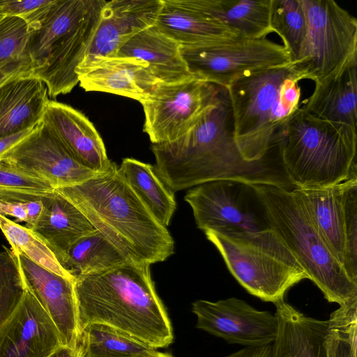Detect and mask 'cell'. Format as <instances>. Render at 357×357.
<instances>
[{
  "instance_id": "1",
  "label": "cell",
  "mask_w": 357,
  "mask_h": 357,
  "mask_svg": "<svg viewBox=\"0 0 357 357\" xmlns=\"http://www.w3.org/2000/svg\"><path fill=\"white\" fill-rule=\"evenodd\" d=\"M155 174L172 192L217 180L264 183L289 188L278 145L264 158L250 162L233 136L227 90L178 139L152 144Z\"/></svg>"
},
{
  "instance_id": "2",
  "label": "cell",
  "mask_w": 357,
  "mask_h": 357,
  "mask_svg": "<svg viewBox=\"0 0 357 357\" xmlns=\"http://www.w3.org/2000/svg\"><path fill=\"white\" fill-rule=\"evenodd\" d=\"M79 335L87 324H106L149 347L174 340L167 310L152 280L150 265L132 261L75 280Z\"/></svg>"
},
{
  "instance_id": "3",
  "label": "cell",
  "mask_w": 357,
  "mask_h": 357,
  "mask_svg": "<svg viewBox=\"0 0 357 357\" xmlns=\"http://www.w3.org/2000/svg\"><path fill=\"white\" fill-rule=\"evenodd\" d=\"M130 261L151 265L174 252V241L121 175L116 163L84 182L55 189Z\"/></svg>"
},
{
  "instance_id": "4",
  "label": "cell",
  "mask_w": 357,
  "mask_h": 357,
  "mask_svg": "<svg viewBox=\"0 0 357 357\" xmlns=\"http://www.w3.org/2000/svg\"><path fill=\"white\" fill-rule=\"evenodd\" d=\"M302 79L303 72L290 61L244 76L227 88L233 136L246 160H260L278 146L299 107Z\"/></svg>"
},
{
  "instance_id": "5",
  "label": "cell",
  "mask_w": 357,
  "mask_h": 357,
  "mask_svg": "<svg viewBox=\"0 0 357 357\" xmlns=\"http://www.w3.org/2000/svg\"><path fill=\"white\" fill-rule=\"evenodd\" d=\"M356 130L298 107L280 140L284 172L294 189L328 188L357 177Z\"/></svg>"
},
{
  "instance_id": "6",
  "label": "cell",
  "mask_w": 357,
  "mask_h": 357,
  "mask_svg": "<svg viewBox=\"0 0 357 357\" xmlns=\"http://www.w3.org/2000/svg\"><path fill=\"white\" fill-rule=\"evenodd\" d=\"M268 228L282 239L330 303L357 298V283L333 258L317 231L296 189L249 184Z\"/></svg>"
},
{
  "instance_id": "7",
  "label": "cell",
  "mask_w": 357,
  "mask_h": 357,
  "mask_svg": "<svg viewBox=\"0 0 357 357\" xmlns=\"http://www.w3.org/2000/svg\"><path fill=\"white\" fill-rule=\"evenodd\" d=\"M238 282L250 294L274 304L303 280L305 270L271 229L206 231Z\"/></svg>"
},
{
  "instance_id": "8",
  "label": "cell",
  "mask_w": 357,
  "mask_h": 357,
  "mask_svg": "<svg viewBox=\"0 0 357 357\" xmlns=\"http://www.w3.org/2000/svg\"><path fill=\"white\" fill-rule=\"evenodd\" d=\"M275 305L273 357H357L356 302L340 305L328 320L306 316L284 300Z\"/></svg>"
},
{
  "instance_id": "9",
  "label": "cell",
  "mask_w": 357,
  "mask_h": 357,
  "mask_svg": "<svg viewBox=\"0 0 357 357\" xmlns=\"http://www.w3.org/2000/svg\"><path fill=\"white\" fill-rule=\"evenodd\" d=\"M306 39L294 62L305 79L316 82L357 54V20L333 0H301Z\"/></svg>"
},
{
  "instance_id": "10",
  "label": "cell",
  "mask_w": 357,
  "mask_h": 357,
  "mask_svg": "<svg viewBox=\"0 0 357 357\" xmlns=\"http://www.w3.org/2000/svg\"><path fill=\"white\" fill-rule=\"evenodd\" d=\"M296 190L331 255L357 283V177L328 188Z\"/></svg>"
},
{
  "instance_id": "11",
  "label": "cell",
  "mask_w": 357,
  "mask_h": 357,
  "mask_svg": "<svg viewBox=\"0 0 357 357\" xmlns=\"http://www.w3.org/2000/svg\"><path fill=\"white\" fill-rule=\"evenodd\" d=\"M181 54L193 76L225 89L244 76L291 61L284 46L266 38L181 47Z\"/></svg>"
},
{
  "instance_id": "12",
  "label": "cell",
  "mask_w": 357,
  "mask_h": 357,
  "mask_svg": "<svg viewBox=\"0 0 357 357\" xmlns=\"http://www.w3.org/2000/svg\"><path fill=\"white\" fill-rule=\"evenodd\" d=\"M222 88L196 77L159 84L139 102L145 116L144 131L152 144L178 139L215 102Z\"/></svg>"
},
{
  "instance_id": "13",
  "label": "cell",
  "mask_w": 357,
  "mask_h": 357,
  "mask_svg": "<svg viewBox=\"0 0 357 357\" xmlns=\"http://www.w3.org/2000/svg\"><path fill=\"white\" fill-rule=\"evenodd\" d=\"M248 189V184L236 181H212L190 188L184 199L192 210L197 227L204 232L268 228L253 192L247 199Z\"/></svg>"
},
{
  "instance_id": "14",
  "label": "cell",
  "mask_w": 357,
  "mask_h": 357,
  "mask_svg": "<svg viewBox=\"0 0 357 357\" xmlns=\"http://www.w3.org/2000/svg\"><path fill=\"white\" fill-rule=\"evenodd\" d=\"M0 162L41 178L54 189L75 185L99 174L74 158L42 121Z\"/></svg>"
},
{
  "instance_id": "15",
  "label": "cell",
  "mask_w": 357,
  "mask_h": 357,
  "mask_svg": "<svg viewBox=\"0 0 357 357\" xmlns=\"http://www.w3.org/2000/svg\"><path fill=\"white\" fill-rule=\"evenodd\" d=\"M192 306L196 327L228 343L258 347L272 344L276 338L275 313L258 310L241 299L197 300Z\"/></svg>"
},
{
  "instance_id": "16",
  "label": "cell",
  "mask_w": 357,
  "mask_h": 357,
  "mask_svg": "<svg viewBox=\"0 0 357 357\" xmlns=\"http://www.w3.org/2000/svg\"><path fill=\"white\" fill-rule=\"evenodd\" d=\"M162 3V0L107 1L85 56L76 70L77 76L116 56L130 38L154 25Z\"/></svg>"
},
{
  "instance_id": "17",
  "label": "cell",
  "mask_w": 357,
  "mask_h": 357,
  "mask_svg": "<svg viewBox=\"0 0 357 357\" xmlns=\"http://www.w3.org/2000/svg\"><path fill=\"white\" fill-rule=\"evenodd\" d=\"M61 346L56 326L26 286L20 302L0 326V357H47Z\"/></svg>"
},
{
  "instance_id": "18",
  "label": "cell",
  "mask_w": 357,
  "mask_h": 357,
  "mask_svg": "<svg viewBox=\"0 0 357 357\" xmlns=\"http://www.w3.org/2000/svg\"><path fill=\"white\" fill-rule=\"evenodd\" d=\"M16 254L26 287L54 322L62 345L79 349L75 281L43 268L22 254Z\"/></svg>"
},
{
  "instance_id": "19",
  "label": "cell",
  "mask_w": 357,
  "mask_h": 357,
  "mask_svg": "<svg viewBox=\"0 0 357 357\" xmlns=\"http://www.w3.org/2000/svg\"><path fill=\"white\" fill-rule=\"evenodd\" d=\"M107 1L93 0L82 20L52 50L43 66L33 74L45 83L51 98L70 93L79 83L76 70L91 44Z\"/></svg>"
},
{
  "instance_id": "20",
  "label": "cell",
  "mask_w": 357,
  "mask_h": 357,
  "mask_svg": "<svg viewBox=\"0 0 357 357\" xmlns=\"http://www.w3.org/2000/svg\"><path fill=\"white\" fill-rule=\"evenodd\" d=\"M79 162L93 172H107L112 162L103 140L89 119L73 107L49 100L41 121Z\"/></svg>"
},
{
  "instance_id": "21",
  "label": "cell",
  "mask_w": 357,
  "mask_h": 357,
  "mask_svg": "<svg viewBox=\"0 0 357 357\" xmlns=\"http://www.w3.org/2000/svg\"><path fill=\"white\" fill-rule=\"evenodd\" d=\"M93 0H51L25 21L32 74L41 68L52 51L81 21Z\"/></svg>"
},
{
  "instance_id": "22",
  "label": "cell",
  "mask_w": 357,
  "mask_h": 357,
  "mask_svg": "<svg viewBox=\"0 0 357 357\" xmlns=\"http://www.w3.org/2000/svg\"><path fill=\"white\" fill-rule=\"evenodd\" d=\"M302 107L322 120L357 127V54L327 76L314 82Z\"/></svg>"
},
{
  "instance_id": "23",
  "label": "cell",
  "mask_w": 357,
  "mask_h": 357,
  "mask_svg": "<svg viewBox=\"0 0 357 357\" xmlns=\"http://www.w3.org/2000/svg\"><path fill=\"white\" fill-rule=\"evenodd\" d=\"M155 25L181 47H197L241 38L219 20L197 10L187 0H162Z\"/></svg>"
},
{
  "instance_id": "24",
  "label": "cell",
  "mask_w": 357,
  "mask_h": 357,
  "mask_svg": "<svg viewBox=\"0 0 357 357\" xmlns=\"http://www.w3.org/2000/svg\"><path fill=\"white\" fill-rule=\"evenodd\" d=\"M86 91H100L125 96L140 102L160 83L144 62L132 57L106 59L78 76Z\"/></svg>"
},
{
  "instance_id": "25",
  "label": "cell",
  "mask_w": 357,
  "mask_h": 357,
  "mask_svg": "<svg viewBox=\"0 0 357 357\" xmlns=\"http://www.w3.org/2000/svg\"><path fill=\"white\" fill-rule=\"evenodd\" d=\"M48 97L45 83L31 73L8 79L0 96V139L40 123Z\"/></svg>"
},
{
  "instance_id": "26",
  "label": "cell",
  "mask_w": 357,
  "mask_h": 357,
  "mask_svg": "<svg viewBox=\"0 0 357 357\" xmlns=\"http://www.w3.org/2000/svg\"><path fill=\"white\" fill-rule=\"evenodd\" d=\"M43 210L31 229L48 246L59 264L79 238L96 231L86 216L57 190L42 198Z\"/></svg>"
},
{
  "instance_id": "27",
  "label": "cell",
  "mask_w": 357,
  "mask_h": 357,
  "mask_svg": "<svg viewBox=\"0 0 357 357\" xmlns=\"http://www.w3.org/2000/svg\"><path fill=\"white\" fill-rule=\"evenodd\" d=\"M116 56L136 58L162 83H175L193 76L182 56L181 46L154 24L130 38Z\"/></svg>"
},
{
  "instance_id": "28",
  "label": "cell",
  "mask_w": 357,
  "mask_h": 357,
  "mask_svg": "<svg viewBox=\"0 0 357 357\" xmlns=\"http://www.w3.org/2000/svg\"><path fill=\"white\" fill-rule=\"evenodd\" d=\"M197 10L219 20L241 38H266L271 0H187Z\"/></svg>"
},
{
  "instance_id": "29",
  "label": "cell",
  "mask_w": 357,
  "mask_h": 357,
  "mask_svg": "<svg viewBox=\"0 0 357 357\" xmlns=\"http://www.w3.org/2000/svg\"><path fill=\"white\" fill-rule=\"evenodd\" d=\"M118 170L158 221L169 225L176 208L174 193L155 174L154 167L134 158H124Z\"/></svg>"
},
{
  "instance_id": "30",
  "label": "cell",
  "mask_w": 357,
  "mask_h": 357,
  "mask_svg": "<svg viewBox=\"0 0 357 357\" xmlns=\"http://www.w3.org/2000/svg\"><path fill=\"white\" fill-rule=\"evenodd\" d=\"M130 261L96 230L77 240L68 250L62 268L75 280Z\"/></svg>"
},
{
  "instance_id": "31",
  "label": "cell",
  "mask_w": 357,
  "mask_h": 357,
  "mask_svg": "<svg viewBox=\"0 0 357 357\" xmlns=\"http://www.w3.org/2000/svg\"><path fill=\"white\" fill-rule=\"evenodd\" d=\"M82 357H142L157 350L109 326L86 325L80 331Z\"/></svg>"
},
{
  "instance_id": "32",
  "label": "cell",
  "mask_w": 357,
  "mask_h": 357,
  "mask_svg": "<svg viewBox=\"0 0 357 357\" xmlns=\"http://www.w3.org/2000/svg\"><path fill=\"white\" fill-rule=\"evenodd\" d=\"M270 25L272 32L281 38L291 61L296 62L307 32V17L301 0H271Z\"/></svg>"
},
{
  "instance_id": "33",
  "label": "cell",
  "mask_w": 357,
  "mask_h": 357,
  "mask_svg": "<svg viewBox=\"0 0 357 357\" xmlns=\"http://www.w3.org/2000/svg\"><path fill=\"white\" fill-rule=\"evenodd\" d=\"M28 36V24L24 19L0 18V71L10 75L32 74Z\"/></svg>"
},
{
  "instance_id": "34",
  "label": "cell",
  "mask_w": 357,
  "mask_h": 357,
  "mask_svg": "<svg viewBox=\"0 0 357 357\" xmlns=\"http://www.w3.org/2000/svg\"><path fill=\"white\" fill-rule=\"evenodd\" d=\"M0 229L15 253L22 254L43 268L75 281L62 268L52 251L31 229L0 215Z\"/></svg>"
},
{
  "instance_id": "35",
  "label": "cell",
  "mask_w": 357,
  "mask_h": 357,
  "mask_svg": "<svg viewBox=\"0 0 357 357\" xmlns=\"http://www.w3.org/2000/svg\"><path fill=\"white\" fill-rule=\"evenodd\" d=\"M25 290L17 255L4 247L0 252V326L13 313Z\"/></svg>"
},
{
  "instance_id": "36",
  "label": "cell",
  "mask_w": 357,
  "mask_h": 357,
  "mask_svg": "<svg viewBox=\"0 0 357 357\" xmlns=\"http://www.w3.org/2000/svg\"><path fill=\"white\" fill-rule=\"evenodd\" d=\"M54 190L47 181L0 162V199H41Z\"/></svg>"
},
{
  "instance_id": "37",
  "label": "cell",
  "mask_w": 357,
  "mask_h": 357,
  "mask_svg": "<svg viewBox=\"0 0 357 357\" xmlns=\"http://www.w3.org/2000/svg\"><path fill=\"white\" fill-rule=\"evenodd\" d=\"M42 210L40 199L20 202L0 199V215L12 216L17 222L32 224L39 216Z\"/></svg>"
},
{
  "instance_id": "38",
  "label": "cell",
  "mask_w": 357,
  "mask_h": 357,
  "mask_svg": "<svg viewBox=\"0 0 357 357\" xmlns=\"http://www.w3.org/2000/svg\"><path fill=\"white\" fill-rule=\"evenodd\" d=\"M51 0H0V16L18 17L26 20Z\"/></svg>"
},
{
  "instance_id": "39",
  "label": "cell",
  "mask_w": 357,
  "mask_h": 357,
  "mask_svg": "<svg viewBox=\"0 0 357 357\" xmlns=\"http://www.w3.org/2000/svg\"><path fill=\"white\" fill-rule=\"evenodd\" d=\"M225 357H273V346L245 347Z\"/></svg>"
},
{
  "instance_id": "40",
  "label": "cell",
  "mask_w": 357,
  "mask_h": 357,
  "mask_svg": "<svg viewBox=\"0 0 357 357\" xmlns=\"http://www.w3.org/2000/svg\"><path fill=\"white\" fill-rule=\"evenodd\" d=\"M35 128L36 126L0 139V160L7 152L29 135Z\"/></svg>"
},
{
  "instance_id": "41",
  "label": "cell",
  "mask_w": 357,
  "mask_h": 357,
  "mask_svg": "<svg viewBox=\"0 0 357 357\" xmlns=\"http://www.w3.org/2000/svg\"><path fill=\"white\" fill-rule=\"evenodd\" d=\"M47 357H82L79 349H72L66 346H61Z\"/></svg>"
},
{
  "instance_id": "42",
  "label": "cell",
  "mask_w": 357,
  "mask_h": 357,
  "mask_svg": "<svg viewBox=\"0 0 357 357\" xmlns=\"http://www.w3.org/2000/svg\"><path fill=\"white\" fill-rule=\"evenodd\" d=\"M142 357H174V356L170 354L160 352L157 350L155 353H153L149 356H142Z\"/></svg>"
},
{
  "instance_id": "43",
  "label": "cell",
  "mask_w": 357,
  "mask_h": 357,
  "mask_svg": "<svg viewBox=\"0 0 357 357\" xmlns=\"http://www.w3.org/2000/svg\"><path fill=\"white\" fill-rule=\"evenodd\" d=\"M26 75V74H25ZM16 75H10L4 72L0 71V84L3 83V82L6 81L9 78L16 76Z\"/></svg>"
},
{
  "instance_id": "44",
  "label": "cell",
  "mask_w": 357,
  "mask_h": 357,
  "mask_svg": "<svg viewBox=\"0 0 357 357\" xmlns=\"http://www.w3.org/2000/svg\"><path fill=\"white\" fill-rule=\"evenodd\" d=\"M17 76V75H16ZM14 77V76H13ZM11 78V77H10ZM10 78H9L8 79H10ZM8 79H7L6 81L3 82V83L0 84V96L4 89V86H5V84L8 81Z\"/></svg>"
},
{
  "instance_id": "45",
  "label": "cell",
  "mask_w": 357,
  "mask_h": 357,
  "mask_svg": "<svg viewBox=\"0 0 357 357\" xmlns=\"http://www.w3.org/2000/svg\"><path fill=\"white\" fill-rule=\"evenodd\" d=\"M1 17V16H0V18Z\"/></svg>"
}]
</instances>
